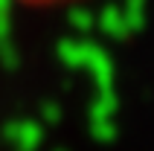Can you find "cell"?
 <instances>
[{
    "mask_svg": "<svg viewBox=\"0 0 154 151\" xmlns=\"http://www.w3.org/2000/svg\"><path fill=\"white\" fill-rule=\"evenodd\" d=\"M17 3H29V6H52V3H64V0H17Z\"/></svg>",
    "mask_w": 154,
    "mask_h": 151,
    "instance_id": "6da1fadb",
    "label": "cell"
}]
</instances>
